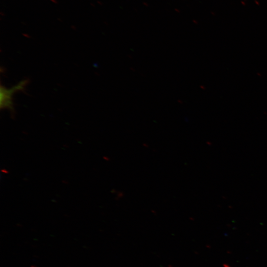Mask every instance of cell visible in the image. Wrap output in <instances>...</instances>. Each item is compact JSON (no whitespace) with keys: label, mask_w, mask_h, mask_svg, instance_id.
<instances>
[{"label":"cell","mask_w":267,"mask_h":267,"mask_svg":"<svg viewBox=\"0 0 267 267\" xmlns=\"http://www.w3.org/2000/svg\"><path fill=\"white\" fill-rule=\"evenodd\" d=\"M27 83L28 80L22 81L10 89H7L1 86L0 103L1 109H9L12 111L13 109L12 103L13 95L16 92L24 89Z\"/></svg>","instance_id":"1"}]
</instances>
